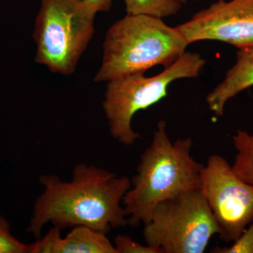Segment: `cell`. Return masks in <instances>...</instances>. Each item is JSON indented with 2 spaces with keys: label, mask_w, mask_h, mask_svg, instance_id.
<instances>
[{
  "label": "cell",
  "mask_w": 253,
  "mask_h": 253,
  "mask_svg": "<svg viewBox=\"0 0 253 253\" xmlns=\"http://www.w3.org/2000/svg\"><path fill=\"white\" fill-rule=\"evenodd\" d=\"M61 231L54 226L42 239L31 244L30 253H117L103 231L76 226L63 238Z\"/></svg>",
  "instance_id": "cell-9"
},
{
  "label": "cell",
  "mask_w": 253,
  "mask_h": 253,
  "mask_svg": "<svg viewBox=\"0 0 253 253\" xmlns=\"http://www.w3.org/2000/svg\"><path fill=\"white\" fill-rule=\"evenodd\" d=\"M167 124L160 121L152 141L141 154L131 187L123 199L128 225L146 224L154 208L176 195L201 189L203 166L191 156L192 138L174 142L166 131Z\"/></svg>",
  "instance_id": "cell-2"
},
{
  "label": "cell",
  "mask_w": 253,
  "mask_h": 253,
  "mask_svg": "<svg viewBox=\"0 0 253 253\" xmlns=\"http://www.w3.org/2000/svg\"><path fill=\"white\" fill-rule=\"evenodd\" d=\"M179 1L181 3V4H184L185 3L188 2V1H196V0H179Z\"/></svg>",
  "instance_id": "cell-18"
},
{
  "label": "cell",
  "mask_w": 253,
  "mask_h": 253,
  "mask_svg": "<svg viewBox=\"0 0 253 253\" xmlns=\"http://www.w3.org/2000/svg\"><path fill=\"white\" fill-rule=\"evenodd\" d=\"M189 44L222 42L238 49L253 46V0H218L176 26Z\"/></svg>",
  "instance_id": "cell-8"
},
{
  "label": "cell",
  "mask_w": 253,
  "mask_h": 253,
  "mask_svg": "<svg viewBox=\"0 0 253 253\" xmlns=\"http://www.w3.org/2000/svg\"><path fill=\"white\" fill-rule=\"evenodd\" d=\"M31 244L21 243L8 229L0 228V253H30Z\"/></svg>",
  "instance_id": "cell-15"
},
{
  "label": "cell",
  "mask_w": 253,
  "mask_h": 253,
  "mask_svg": "<svg viewBox=\"0 0 253 253\" xmlns=\"http://www.w3.org/2000/svg\"><path fill=\"white\" fill-rule=\"evenodd\" d=\"M0 228L1 229H8L10 230V225L9 222L4 219L2 216L0 214Z\"/></svg>",
  "instance_id": "cell-17"
},
{
  "label": "cell",
  "mask_w": 253,
  "mask_h": 253,
  "mask_svg": "<svg viewBox=\"0 0 253 253\" xmlns=\"http://www.w3.org/2000/svg\"><path fill=\"white\" fill-rule=\"evenodd\" d=\"M201 191L221 229V240L235 241L253 219V186L222 156L212 154L201 171Z\"/></svg>",
  "instance_id": "cell-7"
},
{
  "label": "cell",
  "mask_w": 253,
  "mask_h": 253,
  "mask_svg": "<svg viewBox=\"0 0 253 253\" xmlns=\"http://www.w3.org/2000/svg\"><path fill=\"white\" fill-rule=\"evenodd\" d=\"M143 234L146 244L163 253H203L221 229L201 189H196L160 203Z\"/></svg>",
  "instance_id": "cell-6"
},
{
  "label": "cell",
  "mask_w": 253,
  "mask_h": 253,
  "mask_svg": "<svg viewBox=\"0 0 253 253\" xmlns=\"http://www.w3.org/2000/svg\"><path fill=\"white\" fill-rule=\"evenodd\" d=\"M126 14H144L164 18L177 14L179 0H124Z\"/></svg>",
  "instance_id": "cell-12"
},
{
  "label": "cell",
  "mask_w": 253,
  "mask_h": 253,
  "mask_svg": "<svg viewBox=\"0 0 253 253\" xmlns=\"http://www.w3.org/2000/svg\"><path fill=\"white\" fill-rule=\"evenodd\" d=\"M96 14L83 0H42L33 34L36 62L73 75L94 35Z\"/></svg>",
  "instance_id": "cell-5"
},
{
  "label": "cell",
  "mask_w": 253,
  "mask_h": 253,
  "mask_svg": "<svg viewBox=\"0 0 253 253\" xmlns=\"http://www.w3.org/2000/svg\"><path fill=\"white\" fill-rule=\"evenodd\" d=\"M43 191L37 199L27 231L36 239L51 223L61 230L86 226L106 233L126 227L127 218L123 199L131 187L127 176L81 163L71 181L46 174L40 177Z\"/></svg>",
  "instance_id": "cell-1"
},
{
  "label": "cell",
  "mask_w": 253,
  "mask_h": 253,
  "mask_svg": "<svg viewBox=\"0 0 253 253\" xmlns=\"http://www.w3.org/2000/svg\"><path fill=\"white\" fill-rule=\"evenodd\" d=\"M232 140L236 151L233 169L240 178L253 186V134L238 129Z\"/></svg>",
  "instance_id": "cell-11"
},
{
  "label": "cell",
  "mask_w": 253,
  "mask_h": 253,
  "mask_svg": "<svg viewBox=\"0 0 253 253\" xmlns=\"http://www.w3.org/2000/svg\"><path fill=\"white\" fill-rule=\"evenodd\" d=\"M117 253H163L161 249L146 244L141 245L127 235H118L114 239Z\"/></svg>",
  "instance_id": "cell-14"
},
{
  "label": "cell",
  "mask_w": 253,
  "mask_h": 253,
  "mask_svg": "<svg viewBox=\"0 0 253 253\" xmlns=\"http://www.w3.org/2000/svg\"><path fill=\"white\" fill-rule=\"evenodd\" d=\"M86 6L94 11L98 12H108L111 9L113 0H83Z\"/></svg>",
  "instance_id": "cell-16"
},
{
  "label": "cell",
  "mask_w": 253,
  "mask_h": 253,
  "mask_svg": "<svg viewBox=\"0 0 253 253\" xmlns=\"http://www.w3.org/2000/svg\"><path fill=\"white\" fill-rule=\"evenodd\" d=\"M231 247H217L214 253H253V219Z\"/></svg>",
  "instance_id": "cell-13"
},
{
  "label": "cell",
  "mask_w": 253,
  "mask_h": 253,
  "mask_svg": "<svg viewBox=\"0 0 253 253\" xmlns=\"http://www.w3.org/2000/svg\"><path fill=\"white\" fill-rule=\"evenodd\" d=\"M189 44L177 28L168 26L163 18L126 14L106 33L102 61L94 81L144 74L156 66L167 68L185 52Z\"/></svg>",
  "instance_id": "cell-3"
},
{
  "label": "cell",
  "mask_w": 253,
  "mask_h": 253,
  "mask_svg": "<svg viewBox=\"0 0 253 253\" xmlns=\"http://www.w3.org/2000/svg\"><path fill=\"white\" fill-rule=\"evenodd\" d=\"M206 63L199 53L186 51L175 62L153 77L136 73L107 82L103 109L113 139L125 146L135 144L141 136L131 127L134 115L166 97L173 82L199 77Z\"/></svg>",
  "instance_id": "cell-4"
},
{
  "label": "cell",
  "mask_w": 253,
  "mask_h": 253,
  "mask_svg": "<svg viewBox=\"0 0 253 253\" xmlns=\"http://www.w3.org/2000/svg\"><path fill=\"white\" fill-rule=\"evenodd\" d=\"M253 86V46L239 49L234 66L224 80L208 94L206 102L210 111L220 117L226 103L236 95Z\"/></svg>",
  "instance_id": "cell-10"
}]
</instances>
